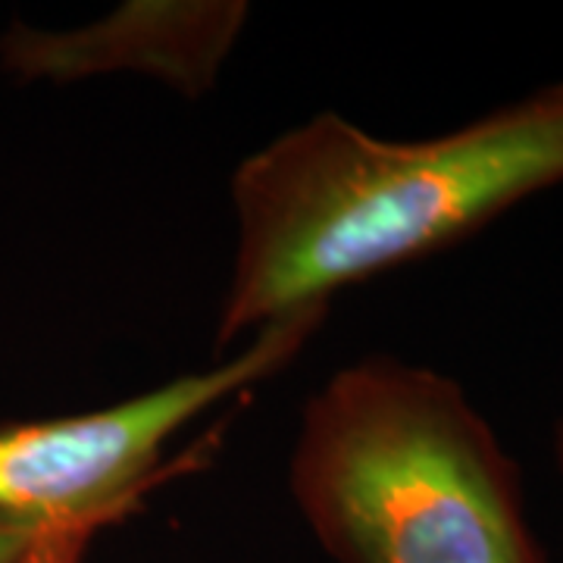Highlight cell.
<instances>
[{"mask_svg":"<svg viewBox=\"0 0 563 563\" xmlns=\"http://www.w3.org/2000/svg\"><path fill=\"white\" fill-rule=\"evenodd\" d=\"M244 22L242 0H132L60 32L13 22L0 35V69L51 85L132 73L201 98L220 79Z\"/></svg>","mask_w":563,"mask_h":563,"instance_id":"cell-4","label":"cell"},{"mask_svg":"<svg viewBox=\"0 0 563 563\" xmlns=\"http://www.w3.org/2000/svg\"><path fill=\"white\" fill-rule=\"evenodd\" d=\"M288 479L335 563H544L517 461L432 366L335 369L303 407Z\"/></svg>","mask_w":563,"mask_h":563,"instance_id":"cell-2","label":"cell"},{"mask_svg":"<svg viewBox=\"0 0 563 563\" xmlns=\"http://www.w3.org/2000/svg\"><path fill=\"white\" fill-rule=\"evenodd\" d=\"M563 185V81L432 139L320 113L232 173L235 261L217 351L476 235Z\"/></svg>","mask_w":563,"mask_h":563,"instance_id":"cell-1","label":"cell"},{"mask_svg":"<svg viewBox=\"0 0 563 563\" xmlns=\"http://www.w3.org/2000/svg\"><path fill=\"white\" fill-rule=\"evenodd\" d=\"M329 307L263 325L225 361L88 413L0 426V510L60 529L101 532L185 463L169 442L207 410L298 361Z\"/></svg>","mask_w":563,"mask_h":563,"instance_id":"cell-3","label":"cell"},{"mask_svg":"<svg viewBox=\"0 0 563 563\" xmlns=\"http://www.w3.org/2000/svg\"><path fill=\"white\" fill-rule=\"evenodd\" d=\"M95 532L38 523L0 510V563H85Z\"/></svg>","mask_w":563,"mask_h":563,"instance_id":"cell-5","label":"cell"},{"mask_svg":"<svg viewBox=\"0 0 563 563\" xmlns=\"http://www.w3.org/2000/svg\"><path fill=\"white\" fill-rule=\"evenodd\" d=\"M554 463H558V470H561L563 476V413L558 426H554Z\"/></svg>","mask_w":563,"mask_h":563,"instance_id":"cell-6","label":"cell"}]
</instances>
